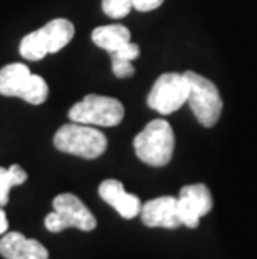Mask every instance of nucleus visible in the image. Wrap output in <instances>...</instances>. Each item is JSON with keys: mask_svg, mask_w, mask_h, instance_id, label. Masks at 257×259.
<instances>
[{"mask_svg": "<svg viewBox=\"0 0 257 259\" xmlns=\"http://www.w3.org/2000/svg\"><path fill=\"white\" fill-rule=\"evenodd\" d=\"M164 4V0H132V7L139 12H150L159 9Z\"/></svg>", "mask_w": 257, "mask_h": 259, "instance_id": "nucleus-19", "label": "nucleus"}, {"mask_svg": "<svg viewBox=\"0 0 257 259\" xmlns=\"http://www.w3.org/2000/svg\"><path fill=\"white\" fill-rule=\"evenodd\" d=\"M27 181V172L19 164L10 167H0V207L9 202V192L12 187L24 184Z\"/></svg>", "mask_w": 257, "mask_h": 259, "instance_id": "nucleus-15", "label": "nucleus"}, {"mask_svg": "<svg viewBox=\"0 0 257 259\" xmlns=\"http://www.w3.org/2000/svg\"><path fill=\"white\" fill-rule=\"evenodd\" d=\"M124 114V104L119 99L90 94L70 107L69 119L94 127H114L122 122Z\"/></svg>", "mask_w": 257, "mask_h": 259, "instance_id": "nucleus-4", "label": "nucleus"}, {"mask_svg": "<svg viewBox=\"0 0 257 259\" xmlns=\"http://www.w3.org/2000/svg\"><path fill=\"white\" fill-rule=\"evenodd\" d=\"M54 146L60 152L84 159L100 157L107 149V137L94 125L70 122L62 125L54 136Z\"/></svg>", "mask_w": 257, "mask_h": 259, "instance_id": "nucleus-3", "label": "nucleus"}, {"mask_svg": "<svg viewBox=\"0 0 257 259\" xmlns=\"http://www.w3.org/2000/svg\"><path fill=\"white\" fill-rule=\"evenodd\" d=\"M189 99V82L184 74L166 72L154 82L147 97L150 109L161 115H169L179 111Z\"/></svg>", "mask_w": 257, "mask_h": 259, "instance_id": "nucleus-7", "label": "nucleus"}, {"mask_svg": "<svg viewBox=\"0 0 257 259\" xmlns=\"http://www.w3.org/2000/svg\"><path fill=\"white\" fill-rule=\"evenodd\" d=\"M176 137L166 119H154L134 139V151L142 162L152 167H162L171 162Z\"/></svg>", "mask_w": 257, "mask_h": 259, "instance_id": "nucleus-1", "label": "nucleus"}, {"mask_svg": "<svg viewBox=\"0 0 257 259\" xmlns=\"http://www.w3.org/2000/svg\"><path fill=\"white\" fill-rule=\"evenodd\" d=\"M9 229V221H7V214H5L4 207H0V236L7 233Z\"/></svg>", "mask_w": 257, "mask_h": 259, "instance_id": "nucleus-20", "label": "nucleus"}, {"mask_svg": "<svg viewBox=\"0 0 257 259\" xmlns=\"http://www.w3.org/2000/svg\"><path fill=\"white\" fill-rule=\"evenodd\" d=\"M0 256L5 259H48V252L37 239L12 231L0 238Z\"/></svg>", "mask_w": 257, "mask_h": 259, "instance_id": "nucleus-11", "label": "nucleus"}, {"mask_svg": "<svg viewBox=\"0 0 257 259\" xmlns=\"http://www.w3.org/2000/svg\"><path fill=\"white\" fill-rule=\"evenodd\" d=\"M112 72L119 79H125L135 74L132 62H124V60H112Z\"/></svg>", "mask_w": 257, "mask_h": 259, "instance_id": "nucleus-18", "label": "nucleus"}, {"mask_svg": "<svg viewBox=\"0 0 257 259\" xmlns=\"http://www.w3.org/2000/svg\"><path fill=\"white\" fill-rule=\"evenodd\" d=\"M142 223L149 228H179L180 219L177 214V199L172 196H162L150 199L149 202L142 204L140 209Z\"/></svg>", "mask_w": 257, "mask_h": 259, "instance_id": "nucleus-9", "label": "nucleus"}, {"mask_svg": "<svg viewBox=\"0 0 257 259\" xmlns=\"http://www.w3.org/2000/svg\"><path fill=\"white\" fill-rule=\"evenodd\" d=\"M130 38H132L130 37V30L127 27L119 25V24L97 27V29L92 32V42H94L97 47L107 51L109 54L117 51L124 44L130 42Z\"/></svg>", "mask_w": 257, "mask_h": 259, "instance_id": "nucleus-13", "label": "nucleus"}, {"mask_svg": "<svg viewBox=\"0 0 257 259\" xmlns=\"http://www.w3.org/2000/svg\"><path fill=\"white\" fill-rule=\"evenodd\" d=\"M212 209V196L205 184L184 186L177 197V214L180 224L197 228L202 216Z\"/></svg>", "mask_w": 257, "mask_h": 259, "instance_id": "nucleus-8", "label": "nucleus"}, {"mask_svg": "<svg viewBox=\"0 0 257 259\" xmlns=\"http://www.w3.org/2000/svg\"><path fill=\"white\" fill-rule=\"evenodd\" d=\"M139 56H140V47L132 40L124 44L117 51L111 52L112 60H124V62H134L135 59H139Z\"/></svg>", "mask_w": 257, "mask_h": 259, "instance_id": "nucleus-17", "label": "nucleus"}, {"mask_svg": "<svg viewBox=\"0 0 257 259\" xmlns=\"http://www.w3.org/2000/svg\"><path fill=\"white\" fill-rule=\"evenodd\" d=\"M40 30L47 42L48 54L60 52L65 46H69L75 34L74 24L67 19H54L40 27Z\"/></svg>", "mask_w": 257, "mask_h": 259, "instance_id": "nucleus-12", "label": "nucleus"}, {"mask_svg": "<svg viewBox=\"0 0 257 259\" xmlns=\"http://www.w3.org/2000/svg\"><path fill=\"white\" fill-rule=\"evenodd\" d=\"M0 96L19 97L32 106H40L48 97V84L42 75L32 74L25 64H7L0 69Z\"/></svg>", "mask_w": 257, "mask_h": 259, "instance_id": "nucleus-2", "label": "nucleus"}, {"mask_svg": "<svg viewBox=\"0 0 257 259\" xmlns=\"http://www.w3.org/2000/svg\"><path fill=\"white\" fill-rule=\"evenodd\" d=\"M19 51L22 57L25 60H32V62L42 60L48 54V47H47L45 38H43L42 30L37 29V30H32L30 34H27L20 40Z\"/></svg>", "mask_w": 257, "mask_h": 259, "instance_id": "nucleus-14", "label": "nucleus"}, {"mask_svg": "<svg viewBox=\"0 0 257 259\" xmlns=\"http://www.w3.org/2000/svg\"><path fill=\"white\" fill-rule=\"evenodd\" d=\"M99 196L125 219H132L140 214V199L135 194H130V192L125 191L124 184L117 179L102 181L99 186Z\"/></svg>", "mask_w": 257, "mask_h": 259, "instance_id": "nucleus-10", "label": "nucleus"}, {"mask_svg": "<svg viewBox=\"0 0 257 259\" xmlns=\"http://www.w3.org/2000/svg\"><path fill=\"white\" fill-rule=\"evenodd\" d=\"M52 207L54 211L45 216V228L50 233H60L67 228H77L80 231L95 229L97 219L75 194H59L54 197Z\"/></svg>", "mask_w": 257, "mask_h": 259, "instance_id": "nucleus-5", "label": "nucleus"}, {"mask_svg": "<svg viewBox=\"0 0 257 259\" xmlns=\"http://www.w3.org/2000/svg\"><path fill=\"white\" fill-rule=\"evenodd\" d=\"M189 82V106L192 109L195 119L204 127H212L219 122L222 112V99L216 84L192 70L184 72Z\"/></svg>", "mask_w": 257, "mask_h": 259, "instance_id": "nucleus-6", "label": "nucleus"}, {"mask_svg": "<svg viewBox=\"0 0 257 259\" xmlns=\"http://www.w3.org/2000/svg\"><path fill=\"white\" fill-rule=\"evenodd\" d=\"M132 9V0H102L104 14L112 19L127 17Z\"/></svg>", "mask_w": 257, "mask_h": 259, "instance_id": "nucleus-16", "label": "nucleus"}]
</instances>
